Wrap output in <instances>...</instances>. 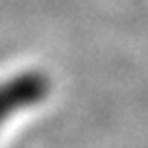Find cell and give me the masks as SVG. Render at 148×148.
<instances>
[{"instance_id": "cell-1", "label": "cell", "mask_w": 148, "mask_h": 148, "mask_svg": "<svg viewBox=\"0 0 148 148\" xmlns=\"http://www.w3.org/2000/svg\"><path fill=\"white\" fill-rule=\"evenodd\" d=\"M51 91L49 77L40 71H24L0 83V125L22 109L47 99Z\"/></svg>"}]
</instances>
